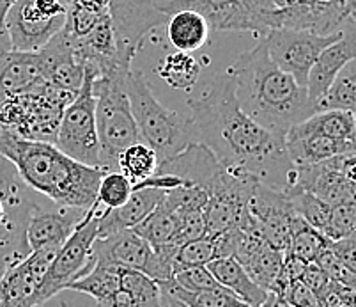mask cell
I'll use <instances>...</instances> for the list:
<instances>
[{
	"label": "cell",
	"instance_id": "obj_29",
	"mask_svg": "<svg viewBox=\"0 0 356 307\" xmlns=\"http://www.w3.org/2000/svg\"><path fill=\"white\" fill-rule=\"evenodd\" d=\"M328 238L321 231H317L310 224H307L303 219L294 217L291 224V238L289 245L286 249V254H291L294 258L312 263L319 256V252L328 245Z\"/></svg>",
	"mask_w": 356,
	"mask_h": 307
},
{
	"label": "cell",
	"instance_id": "obj_49",
	"mask_svg": "<svg viewBox=\"0 0 356 307\" xmlns=\"http://www.w3.org/2000/svg\"><path fill=\"white\" fill-rule=\"evenodd\" d=\"M16 0H0V24L4 25V18H6V13L9 11L13 4H15Z\"/></svg>",
	"mask_w": 356,
	"mask_h": 307
},
{
	"label": "cell",
	"instance_id": "obj_6",
	"mask_svg": "<svg viewBox=\"0 0 356 307\" xmlns=\"http://www.w3.org/2000/svg\"><path fill=\"white\" fill-rule=\"evenodd\" d=\"M73 98L74 93L64 91L44 80L27 95L0 102V128L29 141L55 144L60 119Z\"/></svg>",
	"mask_w": 356,
	"mask_h": 307
},
{
	"label": "cell",
	"instance_id": "obj_55",
	"mask_svg": "<svg viewBox=\"0 0 356 307\" xmlns=\"http://www.w3.org/2000/svg\"><path fill=\"white\" fill-rule=\"evenodd\" d=\"M316 4H337V2H341V0H312Z\"/></svg>",
	"mask_w": 356,
	"mask_h": 307
},
{
	"label": "cell",
	"instance_id": "obj_23",
	"mask_svg": "<svg viewBox=\"0 0 356 307\" xmlns=\"http://www.w3.org/2000/svg\"><path fill=\"white\" fill-rule=\"evenodd\" d=\"M199 59L188 52H172L158 63L156 73L168 87L177 91H192L200 75Z\"/></svg>",
	"mask_w": 356,
	"mask_h": 307
},
{
	"label": "cell",
	"instance_id": "obj_57",
	"mask_svg": "<svg viewBox=\"0 0 356 307\" xmlns=\"http://www.w3.org/2000/svg\"><path fill=\"white\" fill-rule=\"evenodd\" d=\"M341 2H342V4H344V6H348L349 2H351V0H341Z\"/></svg>",
	"mask_w": 356,
	"mask_h": 307
},
{
	"label": "cell",
	"instance_id": "obj_4",
	"mask_svg": "<svg viewBox=\"0 0 356 307\" xmlns=\"http://www.w3.org/2000/svg\"><path fill=\"white\" fill-rule=\"evenodd\" d=\"M131 68H118L96 77L92 82V93L96 96L99 167L105 173L118 171V157L121 151L138 142V128L126 89Z\"/></svg>",
	"mask_w": 356,
	"mask_h": 307
},
{
	"label": "cell",
	"instance_id": "obj_53",
	"mask_svg": "<svg viewBox=\"0 0 356 307\" xmlns=\"http://www.w3.org/2000/svg\"><path fill=\"white\" fill-rule=\"evenodd\" d=\"M277 8H291V6L296 4V0H273Z\"/></svg>",
	"mask_w": 356,
	"mask_h": 307
},
{
	"label": "cell",
	"instance_id": "obj_54",
	"mask_svg": "<svg viewBox=\"0 0 356 307\" xmlns=\"http://www.w3.org/2000/svg\"><path fill=\"white\" fill-rule=\"evenodd\" d=\"M8 268H9V265L6 263L4 260H0V279L4 277V274H6V270H8Z\"/></svg>",
	"mask_w": 356,
	"mask_h": 307
},
{
	"label": "cell",
	"instance_id": "obj_20",
	"mask_svg": "<svg viewBox=\"0 0 356 307\" xmlns=\"http://www.w3.org/2000/svg\"><path fill=\"white\" fill-rule=\"evenodd\" d=\"M206 267L223 288H227L229 292L234 293L248 307H259L270 293L262 290L259 284H255L247 274V270L234 258H218Z\"/></svg>",
	"mask_w": 356,
	"mask_h": 307
},
{
	"label": "cell",
	"instance_id": "obj_3",
	"mask_svg": "<svg viewBox=\"0 0 356 307\" xmlns=\"http://www.w3.org/2000/svg\"><path fill=\"white\" fill-rule=\"evenodd\" d=\"M0 153L15 166L29 189L55 205L89 210L96 203L105 171L73 160L55 144L29 141L0 128Z\"/></svg>",
	"mask_w": 356,
	"mask_h": 307
},
{
	"label": "cell",
	"instance_id": "obj_41",
	"mask_svg": "<svg viewBox=\"0 0 356 307\" xmlns=\"http://www.w3.org/2000/svg\"><path fill=\"white\" fill-rule=\"evenodd\" d=\"M20 176L16 173L15 166L11 162L0 153V197L6 203L18 201V183H20Z\"/></svg>",
	"mask_w": 356,
	"mask_h": 307
},
{
	"label": "cell",
	"instance_id": "obj_13",
	"mask_svg": "<svg viewBox=\"0 0 356 307\" xmlns=\"http://www.w3.org/2000/svg\"><path fill=\"white\" fill-rule=\"evenodd\" d=\"M341 40H337L319 54L307 80V93L310 102L317 107L326 95L328 87L339 75V71L351 61H356V22L348 16L341 27Z\"/></svg>",
	"mask_w": 356,
	"mask_h": 307
},
{
	"label": "cell",
	"instance_id": "obj_51",
	"mask_svg": "<svg viewBox=\"0 0 356 307\" xmlns=\"http://www.w3.org/2000/svg\"><path fill=\"white\" fill-rule=\"evenodd\" d=\"M8 217H9V212H8V203L0 197V226L4 224L6 221H8Z\"/></svg>",
	"mask_w": 356,
	"mask_h": 307
},
{
	"label": "cell",
	"instance_id": "obj_18",
	"mask_svg": "<svg viewBox=\"0 0 356 307\" xmlns=\"http://www.w3.org/2000/svg\"><path fill=\"white\" fill-rule=\"evenodd\" d=\"M44 82L38 52H9L0 63V102L27 95Z\"/></svg>",
	"mask_w": 356,
	"mask_h": 307
},
{
	"label": "cell",
	"instance_id": "obj_50",
	"mask_svg": "<svg viewBox=\"0 0 356 307\" xmlns=\"http://www.w3.org/2000/svg\"><path fill=\"white\" fill-rule=\"evenodd\" d=\"M0 260H4L9 267H13V263L8 260V256H6V237L4 231H2V226H0Z\"/></svg>",
	"mask_w": 356,
	"mask_h": 307
},
{
	"label": "cell",
	"instance_id": "obj_33",
	"mask_svg": "<svg viewBox=\"0 0 356 307\" xmlns=\"http://www.w3.org/2000/svg\"><path fill=\"white\" fill-rule=\"evenodd\" d=\"M134 192V185L128 182V178L119 171H110L105 173L99 182L98 197H96V205L102 210L119 208L124 205Z\"/></svg>",
	"mask_w": 356,
	"mask_h": 307
},
{
	"label": "cell",
	"instance_id": "obj_9",
	"mask_svg": "<svg viewBox=\"0 0 356 307\" xmlns=\"http://www.w3.org/2000/svg\"><path fill=\"white\" fill-rule=\"evenodd\" d=\"M341 36L342 32L319 36L300 29H271L264 38V43L271 61L280 70L293 75L300 86L307 87L309 73L319 54L337 40H341Z\"/></svg>",
	"mask_w": 356,
	"mask_h": 307
},
{
	"label": "cell",
	"instance_id": "obj_21",
	"mask_svg": "<svg viewBox=\"0 0 356 307\" xmlns=\"http://www.w3.org/2000/svg\"><path fill=\"white\" fill-rule=\"evenodd\" d=\"M181 9H193L200 13L208 20L211 31L247 32L239 0H177L174 13Z\"/></svg>",
	"mask_w": 356,
	"mask_h": 307
},
{
	"label": "cell",
	"instance_id": "obj_56",
	"mask_svg": "<svg viewBox=\"0 0 356 307\" xmlns=\"http://www.w3.org/2000/svg\"><path fill=\"white\" fill-rule=\"evenodd\" d=\"M167 300H168V306H170V307H184L183 304L176 302V300H172V299H167Z\"/></svg>",
	"mask_w": 356,
	"mask_h": 307
},
{
	"label": "cell",
	"instance_id": "obj_1",
	"mask_svg": "<svg viewBox=\"0 0 356 307\" xmlns=\"http://www.w3.org/2000/svg\"><path fill=\"white\" fill-rule=\"evenodd\" d=\"M188 105L195 142L208 148L220 166L250 174L278 192L296 185V166L287 153L286 137L262 128L241 111L229 71L213 77L206 91Z\"/></svg>",
	"mask_w": 356,
	"mask_h": 307
},
{
	"label": "cell",
	"instance_id": "obj_7",
	"mask_svg": "<svg viewBox=\"0 0 356 307\" xmlns=\"http://www.w3.org/2000/svg\"><path fill=\"white\" fill-rule=\"evenodd\" d=\"M96 77H99L98 68L86 63V79L73 102L66 107L55 139V146L64 155L90 167H99L96 96L92 93V82Z\"/></svg>",
	"mask_w": 356,
	"mask_h": 307
},
{
	"label": "cell",
	"instance_id": "obj_30",
	"mask_svg": "<svg viewBox=\"0 0 356 307\" xmlns=\"http://www.w3.org/2000/svg\"><path fill=\"white\" fill-rule=\"evenodd\" d=\"M286 194L289 197L291 205H293L294 213L300 219H303L307 224H310L325 235V231L328 229L330 219H332V206L326 205L323 199H319L314 194L300 189V187H293Z\"/></svg>",
	"mask_w": 356,
	"mask_h": 307
},
{
	"label": "cell",
	"instance_id": "obj_47",
	"mask_svg": "<svg viewBox=\"0 0 356 307\" xmlns=\"http://www.w3.org/2000/svg\"><path fill=\"white\" fill-rule=\"evenodd\" d=\"M9 52H13L11 41H9V36L6 32L4 25L0 24V63L9 56Z\"/></svg>",
	"mask_w": 356,
	"mask_h": 307
},
{
	"label": "cell",
	"instance_id": "obj_36",
	"mask_svg": "<svg viewBox=\"0 0 356 307\" xmlns=\"http://www.w3.org/2000/svg\"><path fill=\"white\" fill-rule=\"evenodd\" d=\"M177 219H179V226H177V233L174 240L170 244L183 245L186 242L199 240L206 235V222H204L202 210H186V212H176Z\"/></svg>",
	"mask_w": 356,
	"mask_h": 307
},
{
	"label": "cell",
	"instance_id": "obj_44",
	"mask_svg": "<svg viewBox=\"0 0 356 307\" xmlns=\"http://www.w3.org/2000/svg\"><path fill=\"white\" fill-rule=\"evenodd\" d=\"M34 8L44 16L66 15V2L64 0H34Z\"/></svg>",
	"mask_w": 356,
	"mask_h": 307
},
{
	"label": "cell",
	"instance_id": "obj_15",
	"mask_svg": "<svg viewBox=\"0 0 356 307\" xmlns=\"http://www.w3.org/2000/svg\"><path fill=\"white\" fill-rule=\"evenodd\" d=\"M87 210L67 208L63 206L57 212H44L35 205H31L25 224V240L29 251L47 247L51 244H64L74 228L82 222Z\"/></svg>",
	"mask_w": 356,
	"mask_h": 307
},
{
	"label": "cell",
	"instance_id": "obj_27",
	"mask_svg": "<svg viewBox=\"0 0 356 307\" xmlns=\"http://www.w3.org/2000/svg\"><path fill=\"white\" fill-rule=\"evenodd\" d=\"M158 164L160 162L156 153L140 141L126 148L118 157V171L124 174L134 187L153 176L154 171L158 169Z\"/></svg>",
	"mask_w": 356,
	"mask_h": 307
},
{
	"label": "cell",
	"instance_id": "obj_16",
	"mask_svg": "<svg viewBox=\"0 0 356 307\" xmlns=\"http://www.w3.org/2000/svg\"><path fill=\"white\" fill-rule=\"evenodd\" d=\"M165 192L167 190L154 189V187H140V189H134L129 199L122 206L99 212L98 238H105L124 229H134L160 205Z\"/></svg>",
	"mask_w": 356,
	"mask_h": 307
},
{
	"label": "cell",
	"instance_id": "obj_59",
	"mask_svg": "<svg viewBox=\"0 0 356 307\" xmlns=\"http://www.w3.org/2000/svg\"><path fill=\"white\" fill-rule=\"evenodd\" d=\"M353 307H356V306H353Z\"/></svg>",
	"mask_w": 356,
	"mask_h": 307
},
{
	"label": "cell",
	"instance_id": "obj_43",
	"mask_svg": "<svg viewBox=\"0 0 356 307\" xmlns=\"http://www.w3.org/2000/svg\"><path fill=\"white\" fill-rule=\"evenodd\" d=\"M302 283H305L307 286L312 290V292H316L317 295H321L323 290H325L326 286L330 284V277L326 276L325 270H323L319 265L316 263V261H312V263H307L305 270H303L302 274Z\"/></svg>",
	"mask_w": 356,
	"mask_h": 307
},
{
	"label": "cell",
	"instance_id": "obj_39",
	"mask_svg": "<svg viewBox=\"0 0 356 307\" xmlns=\"http://www.w3.org/2000/svg\"><path fill=\"white\" fill-rule=\"evenodd\" d=\"M278 297L293 307H323L319 295L300 279L291 281L282 292L278 293Z\"/></svg>",
	"mask_w": 356,
	"mask_h": 307
},
{
	"label": "cell",
	"instance_id": "obj_48",
	"mask_svg": "<svg viewBox=\"0 0 356 307\" xmlns=\"http://www.w3.org/2000/svg\"><path fill=\"white\" fill-rule=\"evenodd\" d=\"M259 307H293V306H289L286 300L280 299V297L275 295V293H268L266 300H264Z\"/></svg>",
	"mask_w": 356,
	"mask_h": 307
},
{
	"label": "cell",
	"instance_id": "obj_17",
	"mask_svg": "<svg viewBox=\"0 0 356 307\" xmlns=\"http://www.w3.org/2000/svg\"><path fill=\"white\" fill-rule=\"evenodd\" d=\"M286 148L294 166L319 164L339 155L356 151L355 142L339 141L316 132H309L300 123L286 134Z\"/></svg>",
	"mask_w": 356,
	"mask_h": 307
},
{
	"label": "cell",
	"instance_id": "obj_34",
	"mask_svg": "<svg viewBox=\"0 0 356 307\" xmlns=\"http://www.w3.org/2000/svg\"><path fill=\"white\" fill-rule=\"evenodd\" d=\"M215 260V242L213 237H202L199 240L179 245L174 254V276L179 270L192 267H206Z\"/></svg>",
	"mask_w": 356,
	"mask_h": 307
},
{
	"label": "cell",
	"instance_id": "obj_58",
	"mask_svg": "<svg viewBox=\"0 0 356 307\" xmlns=\"http://www.w3.org/2000/svg\"><path fill=\"white\" fill-rule=\"evenodd\" d=\"M64 2H74V0H64Z\"/></svg>",
	"mask_w": 356,
	"mask_h": 307
},
{
	"label": "cell",
	"instance_id": "obj_26",
	"mask_svg": "<svg viewBox=\"0 0 356 307\" xmlns=\"http://www.w3.org/2000/svg\"><path fill=\"white\" fill-rule=\"evenodd\" d=\"M282 265L284 252L268 244H262L241 267L247 270L255 284H259L266 292H271L282 272Z\"/></svg>",
	"mask_w": 356,
	"mask_h": 307
},
{
	"label": "cell",
	"instance_id": "obj_52",
	"mask_svg": "<svg viewBox=\"0 0 356 307\" xmlns=\"http://www.w3.org/2000/svg\"><path fill=\"white\" fill-rule=\"evenodd\" d=\"M346 9H348V15L356 22V0H351V2L346 6Z\"/></svg>",
	"mask_w": 356,
	"mask_h": 307
},
{
	"label": "cell",
	"instance_id": "obj_11",
	"mask_svg": "<svg viewBox=\"0 0 356 307\" xmlns=\"http://www.w3.org/2000/svg\"><path fill=\"white\" fill-rule=\"evenodd\" d=\"M248 233H254L271 247L286 252L291 238V224L296 217L286 192L270 189L257 182L248 201Z\"/></svg>",
	"mask_w": 356,
	"mask_h": 307
},
{
	"label": "cell",
	"instance_id": "obj_12",
	"mask_svg": "<svg viewBox=\"0 0 356 307\" xmlns=\"http://www.w3.org/2000/svg\"><path fill=\"white\" fill-rule=\"evenodd\" d=\"M66 15L44 16L34 0H16L4 18V29L15 52H40L64 27Z\"/></svg>",
	"mask_w": 356,
	"mask_h": 307
},
{
	"label": "cell",
	"instance_id": "obj_45",
	"mask_svg": "<svg viewBox=\"0 0 356 307\" xmlns=\"http://www.w3.org/2000/svg\"><path fill=\"white\" fill-rule=\"evenodd\" d=\"M98 306L99 307H137V304L134 302L131 295H129L126 290L119 288L118 292L112 293L108 299L103 300V302H99Z\"/></svg>",
	"mask_w": 356,
	"mask_h": 307
},
{
	"label": "cell",
	"instance_id": "obj_46",
	"mask_svg": "<svg viewBox=\"0 0 356 307\" xmlns=\"http://www.w3.org/2000/svg\"><path fill=\"white\" fill-rule=\"evenodd\" d=\"M76 4L82 6L87 11H92L96 15H106L110 13V4L112 0H74Z\"/></svg>",
	"mask_w": 356,
	"mask_h": 307
},
{
	"label": "cell",
	"instance_id": "obj_25",
	"mask_svg": "<svg viewBox=\"0 0 356 307\" xmlns=\"http://www.w3.org/2000/svg\"><path fill=\"white\" fill-rule=\"evenodd\" d=\"M330 109L348 111L356 116V61H351L339 71L326 95L317 103L316 112Z\"/></svg>",
	"mask_w": 356,
	"mask_h": 307
},
{
	"label": "cell",
	"instance_id": "obj_5",
	"mask_svg": "<svg viewBox=\"0 0 356 307\" xmlns=\"http://www.w3.org/2000/svg\"><path fill=\"white\" fill-rule=\"evenodd\" d=\"M126 89L138 128V141L156 153L160 164L195 142L190 118H183L176 111H168L161 105L142 71L131 68Z\"/></svg>",
	"mask_w": 356,
	"mask_h": 307
},
{
	"label": "cell",
	"instance_id": "obj_14",
	"mask_svg": "<svg viewBox=\"0 0 356 307\" xmlns=\"http://www.w3.org/2000/svg\"><path fill=\"white\" fill-rule=\"evenodd\" d=\"M38 56L47 82L74 95L80 91L86 79V63L74 54L63 29L48 41L47 47L38 52Z\"/></svg>",
	"mask_w": 356,
	"mask_h": 307
},
{
	"label": "cell",
	"instance_id": "obj_28",
	"mask_svg": "<svg viewBox=\"0 0 356 307\" xmlns=\"http://www.w3.org/2000/svg\"><path fill=\"white\" fill-rule=\"evenodd\" d=\"M177 226H179L177 213L172 208H168L161 199L160 205L149 213L140 224L135 226L134 231L151 245H161L174 240Z\"/></svg>",
	"mask_w": 356,
	"mask_h": 307
},
{
	"label": "cell",
	"instance_id": "obj_22",
	"mask_svg": "<svg viewBox=\"0 0 356 307\" xmlns=\"http://www.w3.org/2000/svg\"><path fill=\"white\" fill-rule=\"evenodd\" d=\"M121 270L122 267H119V265L95 261L89 272L80 279L73 281L66 290L86 293V295L92 297L96 304H99L121 288Z\"/></svg>",
	"mask_w": 356,
	"mask_h": 307
},
{
	"label": "cell",
	"instance_id": "obj_10",
	"mask_svg": "<svg viewBox=\"0 0 356 307\" xmlns=\"http://www.w3.org/2000/svg\"><path fill=\"white\" fill-rule=\"evenodd\" d=\"M177 0H112L110 16L121 50L137 56L153 29L165 25Z\"/></svg>",
	"mask_w": 356,
	"mask_h": 307
},
{
	"label": "cell",
	"instance_id": "obj_19",
	"mask_svg": "<svg viewBox=\"0 0 356 307\" xmlns=\"http://www.w3.org/2000/svg\"><path fill=\"white\" fill-rule=\"evenodd\" d=\"M211 32L208 20L193 9L176 11L165 22V34H167L168 43L177 52L193 54V52L202 50L209 43Z\"/></svg>",
	"mask_w": 356,
	"mask_h": 307
},
{
	"label": "cell",
	"instance_id": "obj_60",
	"mask_svg": "<svg viewBox=\"0 0 356 307\" xmlns=\"http://www.w3.org/2000/svg\"><path fill=\"white\" fill-rule=\"evenodd\" d=\"M40 307H41V306H40Z\"/></svg>",
	"mask_w": 356,
	"mask_h": 307
},
{
	"label": "cell",
	"instance_id": "obj_8",
	"mask_svg": "<svg viewBox=\"0 0 356 307\" xmlns=\"http://www.w3.org/2000/svg\"><path fill=\"white\" fill-rule=\"evenodd\" d=\"M102 210L98 205H92L86 212L74 231L71 233L70 238L60 245L59 252L55 260L51 261L50 268L47 270L44 277L41 279L38 295H35V304L43 306L55 295L64 292L73 281L80 279L89 272L95 265V242L98 240V213Z\"/></svg>",
	"mask_w": 356,
	"mask_h": 307
},
{
	"label": "cell",
	"instance_id": "obj_42",
	"mask_svg": "<svg viewBox=\"0 0 356 307\" xmlns=\"http://www.w3.org/2000/svg\"><path fill=\"white\" fill-rule=\"evenodd\" d=\"M330 249L339 261L356 277V237H344L339 240H330Z\"/></svg>",
	"mask_w": 356,
	"mask_h": 307
},
{
	"label": "cell",
	"instance_id": "obj_2",
	"mask_svg": "<svg viewBox=\"0 0 356 307\" xmlns=\"http://www.w3.org/2000/svg\"><path fill=\"white\" fill-rule=\"evenodd\" d=\"M227 71L241 111L273 134L286 137L294 125L316 112L307 87L271 61L264 40L241 54Z\"/></svg>",
	"mask_w": 356,
	"mask_h": 307
},
{
	"label": "cell",
	"instance_id": "obj_35",
	"mask_svg": "<svg viewBox=\"0 0 356 307\" xmlns=\"http://www.w3.org/2000/svg\"><path fill=\"white\" fill-rule=\"evenodd\" d=\"M102 16L103 15L87 11L76 2H66V22H64L63 31L73 40H79V38H83L96 27Z\"/></svg>",
	"mask_w": 356,
	"mask_h": 307
},
{
	"label": "cell",
	"instance_id": "obj_24",
	"mask_svg": "<svg viewBox=\"0 0 356 307\" xmlns=\"http://www.w3.org/2000/svg\"><path fill=\"white\" fill-rule=\"evenodd\" d=\"M300 125L309 132L356 144V116L348 111H317Z\"/></svg>",
	"mask_w": 356,
	"mask_h": 307
},
{
	"label": "cell",
	"instance_id": "obj_40",
	"mask_svg": "<svg viewBox=\"0 0 356 307\" xmlns=\"http://www.w3.org/2000/svg\"><path fill=\"white\" fill-rule=\"evenodd\" d=\"M319 299L323 307H353L356 306V290L348 284L330 281Z\"/></svg>",
	"mask_w": 356,
	"mask_h": 307
},
{
	"label": "cell",
	"instance_id": "obj_32",
	"mask_svg": "<svg viewBox=\"0 0 356 307\" xmlns=\"http://www.w3.org/2000/svg\"><path fill=\"white\" fill-rule=\"evenodd\" d=\"M239 6L245 15L247 32L257 40H264L277 25L278 8L273 0H239Z\"/></svg>",
	"mask_w": 356,
	"mask_h": 307
},
{
	"label": "cell",
	"instance_id": "obj_38",
	"mask_svg": "<svg viewBox=\"0 0 356 307\" xmlns=\"http://www.w3.org/2000/svg\"><path fill=\"white\" fill-rule=\"evenodd\" d=\"M316 263L325 270V274L330 277V281H335V283H341V284H348V286L355 288L356 290V277L353 276L348 268L339 261V258L333 254V251L330 249V242L328 245L319 252V256L316 258Z\"/></svg>",
	"mask_w": 356,
	"mask_h": 307
},
{
	"label": "cell",
	"instance_id": "obj_31",
	"mask_svg": "<svg viewBox=\"0 0 356 307\" xmlns=\"http://www.w3.org/2000/svg\"><path fill=\"white\" fill-rule=\"evenodd\" d=\"M121 288L131 295L137 307H161V288L154 279L131 268L121 270Z\"/></svg>",
	"mask_w": 356,
	"mask_h": 307
},
{
	"label": "cell",
	"instance_id": "obj_37",
	"mask_svg": "<svg viewBox=\"0 0 356 307\" xmlns=\"http://www.w3.org/2000/svg\"><path fill=\"white\" fill-rule=\"evenodd\" d=\"M174 283L186 292H202V290H216L222 284L213 277L208 267L184 268L174 276Z\"/></svg>",
	"mask_w": 356,
	"mask_h": 307
}]
</instances>
